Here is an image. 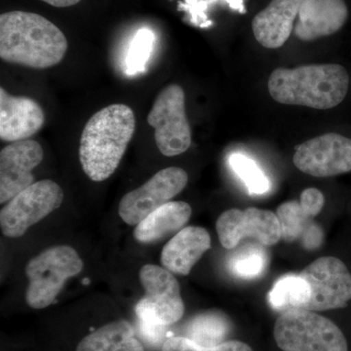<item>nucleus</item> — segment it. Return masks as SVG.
<instances>
[{
	"mask_svg": "<svg viewBox=\"0 0 351 351\" xmlns=\"http://www.w3.org/2000/svg\"><path fill=\"white\" fill-rule=\"evenodd\" d=\"M44 152L36 141L23 140L0 152V203L9 201L34 182L32 170L43 160Z\"/></svg>",
	"mask_w": 351,
	"mask_h": 351,
	"instance_id": "13",
	"label": "nucleus"
},
{
	"mask_svg": "<svg viewBox=\"0 0 351 351\" xmlns=\"http://www.w3.org/2000/svg\"><path fill=\"white\" fill-rule=\"evenodd\" d=\"M76 351H145L135 330L126 320L104 325L78 343Z\"/></svg>",
	"mask_w": 351,
	"mask_h": 351,
	"instance_id": "20",
	"label": "nucleus"
},
{
	"mask_svg": "<svg viewBox=\"0 0 351 351\" xmlns=\"http://www.w3.org/2000/svg\"><path fill=\"white\" fill-rule=\"evenodd\" d=\"M348 87V71L336 64L278 68L269 80L270 96L277 103L315 110L337 107L345 100Z\"/></svg>",
	"mask_w": 351,
	"mask_h": 351,
	"instance_id": "3",
	"label": "nucleus"
},
{
	"mask_svg": "<svg viewBox=\"0 0 351 351\" xmlns=\"http://www.w3.org/2000/svg\"><path fill=\"white\" fill-rule=\"evenodd\" d=\"M145 295L136 304L138 321L167 327L181 320L184 304L181 288L172 272L156 265H145L138 272Z\"/></svg>",
	"mask_w": 351,
	"mask_h": 351,
	"instance_id": "6",
	"label": "nucleus"
},
{
	"mask_svg": "<svg viewBox=\"0 0 351 351\" xmlns=\"http://www.w3.org/2000/svg\"><path fill=\"white\" fill-rule=\"evenodd\" d=\"M83 262L77 252L68 245L46 249L29 261L25 274L29 283L25 293L27 306L43 309L56 301L64 283L82 271Z\"/></svg>",
	"mask_w": 351,
	"mask_h": 351,
	"instance_id": "5",
	"label": "nucleus"
},
{
	"mask_svg": "<svg viewBox=\"0 0 351 351\" xmlns=\"http://www.w3.org/2000/svg\"><path fill=\"white\" fill-rule=\"evenodd\" d=\"M147 123L156 130L154 138L163 156H180L188 151L191 130L186 114V96L180 85L171 84L158 94Z\"/></svg>",
	"mask_w": 351,
	"mask_h": 351,
	"instance_id": "7",
	"label": "nucleus"
},
{
	"mask_svg": "<svg viewBox=\"0 0 351 351\" xmlns=\"http://www.w3.org/2000/svg\"><path fill=\"white\" fill-rule=\"evenodd\" d=\"M230 331V320L225 313L208 311L189 321L184 337L200 346H214L225 343Z\"/></svg>",
	"mask_w": 351,
	"mask_h": 351,
	"instance_id": "21",
	"label": "nucleus"
},
{
	"mask_svg": "<svg viewBox=\"0 0 351 351\" xmlns=\"http://www.w3.org/2000/svg\"><path fill=\"white\" fill-rule=\"evenodd\" d=\"M46 3L49 4L54 7H59V8H64V7H71L75 5L78 2L82 0H43Z\"/></svg>",
	"mask_w": 351,
	"mask_h": 351,
	"instance_id": "29",
	"label": "nucleus"
},
{
	"mask_svg": "<svg viewBox=\"0 0 351 351\" xmlns=\"http://www.w3.org/2000/svg\"><path fill=\"white\" fill-rule=\"evenodd\" d=\"M345 0H302L295 34L302 41L331 36L343 27L348 20Z\"/></svg>",
	"mask_w": 351,
	"mask_h": 351,
	"instance_id": "15",
	"label": "nucleus"
},
{
	"mask_svg": "<svg viewBox=\"0 0 351 351\" xmlns=\"http://www.w3.org/2000/svg\"><path fill=\"white\" fill-rule=\"evenodd\" d=\"M136 129L130 107L110 105L95 113L80 138V160L90 180L103 182L115 172Z\"/></svg>",
	"mask_w": 351,
	"mask_h": 351,
	"instance_id": "2",
	"label": "nucleus"
},
{
	"mask_svg": "<svg viewBox=\"0 0 351 351\" xmlns=\"http://www.w3.org/2000/svg\"><path fill=\"white\" fill-rule=\"evenodd\" d=\"M230 166L245 182L252 195H263L269 191L270 184L267 176L255 161L242 154H232L230 158Z\"/></svg>",
	"mask_w": 351,
	"mask_h": 351,
	"instance_id": "25",
	"label": "nucleus"
},
{
	"mask_svg": "<svg viewBox=\"0 0 351 351\" xmlns=\"http://www.w3.org/2000/svg\"><path fill=\"white\" fill-rule=\"evenodd\" d=\"M193 210L189 203L184 201L166 203L136 226L134 237L140 243H154L184 228Z\"/></svg>",
	"mask_w": 351,
	"mask_h": 351,
	"instance_id": "18",
	"label": "nucleus"
},
{
	"mask_svg": "<svg viewBox=\"0 0 351 351\" xmlns=\"http://www.w3.org/2000/svg\"><path fill=\"white\" fill-rule=\"evenodd\" d=\"M186 171L178 167L159 171L140 188L122 197L119 214L124 223L138 226L159 207L179 195L188 184Z\"/></svg>",
	"mask_w": 351,
	"mask_h": 351,
	"instance_id": "10",
	"label": "nucleus"
},
{
	"mask_svg": "<svg viewBox=\"0 0 351 351\" xmlns=\"http://www.w3.org/2000/svg\"><path fill=\"white\" fill-rule=\"evenodd\" d=\"M138 325H140L141 332L147 341L151 343H159L162 339L166 327L149 324L142 321H138Z\"/></svg>",
	"mask_w": 351,
	"mask_h": 351,
	"instance_id": "28",
	"label": "nucleus"
},
{
	"mask_svg": "<svg viewBox=\"0 0 351 351\" xmlns=\"http://www.w3.org/2000/svg\"><path fill=\"white\" fill-rule=\"evenodd\" d=\"M154 32L147 27L138 29L132 39L126 58L127 75H136L144 73L152 50H154Z\"/></svg>",
	"mask_w": 351,
	"mask_h": 351,
	"instance_id": "24",
	"label": "nucleus"
},
{
	"mask_svg": "<svg viewBox=\"0 0 351 351\" xmlns=\"http://www.w3.org/2000/svg\"><path fill=\"white\" fill-rule=\"evenodd\" d=\"M293 162L304 174L317 178L351 172V138L327 133L295 147Z\"/></svg>",
	"mask_w": 351,
	"mask_h": 351,
	"instance_id": "11",
	"label": "nucleus"
},
{
	"mask_svg": "<svg viewBox=\"0 0 351 351\" xmlns=\"http://www.w3.org/2000/svg\"><path fill=\"white\" fill-rule=\"evenodd\" d=\"M64 191L51 180L34 182L2 208L0 228L4 237L19 239L32 226L61 206Z\"/></svg>",
	"mask_w": 351,
	"mask_h": 351,
	"instance_id": "8",
	"label": "nucleus"
},
{
	"mask_svg": "<svg viewBox=\"0 0 351 351\" xmlns=\"http://www.w3.org/2000/svg\"><path fill=\"white\" fill-rule=\"evenodd\" d=\"M274 336L283 351H348V341L338 325L306 309L284 311L277 318Z\"/></svg>",
	"mask_w": 351,
	"mask_h": 351,
	"instance_id": "4",
	"label": "nucleus"
},
{
	"mask_svg": "<svg viewBox=\"0 0 351 351\" xmlns=\"http://www.w3.org/2000/svg\"><path fill=\"white\" fill-rule=\"evenodd\" d=\"M162 351H253L250 346L239 341H228L221 345L203 346L186 337H172L166 339Z\"/></svg>",
	"mask_w": 351,
	"mask_h": 351,
	"instance_id": "26",
	"label": "nucleus"
},
{
	"mask_svg": "<svg viewBox=\"0 0 351 351\" xmlns=\"http://www.w3.org/2000/svg\"><path fill=\"white\" fill-rule=\"evenodd\" d=\"M277 218L280 223L281 239L291 243L301 239L302 245L309 250L322 243L323 232L313 221V217L302 208L297 200L284 202L277 209Z\"/></svg>",
	"mask_w": 351,
	"mask_h": 351,
	"instance_id": "19",
	"label": "nucleus"
},
{
	"mask_svg": "<svg viewBox=\"0 0 351 351\" xmlns=\"http://www.w3.org/2000/svg\"><path fill=\"white\" fill-rule=\"evenodd\" d=\"M211 248V237L204 228L186 226L164 246L161 263L178 276H189L195 263Z\"/></svg>",
	"mask_w": 351,
	"mask_h": 351,
	"instance_id": "17",
	"label": "nucleus"
},
{
	"mask_svg": "<svg viewBox=\"0 0 351 351\" xmlns=\"http://www.w3.org/2000/svg\"><path fill=\"white\" fill-rule=\"evenodd\" d=\"M302 2V0H271L252 23L258 43L267 49L282 47L294 29Z\"/></svg>",
	"mask_w": 351,
	"mask_h": 351,
	"instance_id": "16",
	"label": "nucleus"
},
{
	"mask_svg": "<svg viewBox=\"0 0 351 351\" xmlns=\"http://www.w3.org/2000/svg\"><path fill=\"white\" fill-rule=\"evenodd\" d=\"M68 50L63 32L38 14L12 11L0 16V58L8 63L47 69Z\"/></svg>",
	"mask_w": 351,
	"mask_h": 351,
	"instance_id": "1",
	"label": "nucleus"
},
{
	"mask_svg": "<svg viewBox=\"0 0 351 351\" xmlns=\"http://www.w3.org/2000/svg\"><path fill=\"white\" fill-rule=\"evenodd\" d=\"M309 286L300 274H288L277 280L269 294L270 306L276 311L304 309L309 300Z\"/></svg>",
	"mask_w": 351,
	"mask_h": 351,
	"instance_id": "22",
	"label": "nucleus"
},
{
	"mask_svg": "<svg viewBox=\"0 0 351 351\" xmlns=\"http://www.w3.org/2000/svg\"><path fill=\"white\" fill-rule=\"evenodd\" d=\"M44 112L32 99L12 96L0 88V138L4 142L27 140L44 124Z\"/></svg>",
	"mask_w": 351,
	"mask_h": 351,
	"instance_id": "14",
	"label": "nucleus"
},
{
	"mask_svg": "<svg viewBox=\"0 0 351 351\" xmlns=\"http://www.w3.org/2000/svg\"><path fill=\"white\" fill-rule=\"evenodd\" d=\"M300 202L307 213L314 218L324 206L325 198L319 189L309 188L302 191Z\"/></svg>",
	"mask_w": 351,
	"mask_h": 351,
	"instance_id": "27",
	"label": "nucleus"
},
{
	"mask_svg": "<svg viewBox=\"0 0 351 351\" xmlns=\"http://www.w3.org/2000/svg\"><path fill=\"white\" fill-rule=\"evenodd\" d=\"M269 263L267 252L258 245H246L230 258L228 267L233 276L254 279L262 276Z\"/></svg>",
	"mask_w": 351,
	"mask_h": 351,
	"instance_id": "23",
	"label": "nucleus"
},
{
	"mask_svg": "<svg viewBox=\"0 0 351 351\" xmlns=\"http://www.w3.org/2000/svg\"><path fill=\"white\" fill-rule=\"evenodd\" d=\"M300 276L306 281L311 291L306 311L343 308L351 301V274L338 258H317L302 269Z\"/></svg>",
	"mask_w": 351,
	"mask_h": 351,
	"instance_id": "9",
	"label": "nucleus"
},
{
	"mask_svg": "<svg viewBox=\"0 0 351 351\" xmlns=\"http://www.w3.org/2000/svg\"><path fill=\"white\" fill-rule=\"evenodd\" d=\"M216 230L221 246L228 250L234 249L246 237L257 240L265 246L276 245L281 239L277 215L258 208L223 212L217 221Z\"/></svg>",
	"mask_w": 351,
	"mask_h": 351,
	"instance_id": "12",
	"label": "nucleus"
}]
</instances>
